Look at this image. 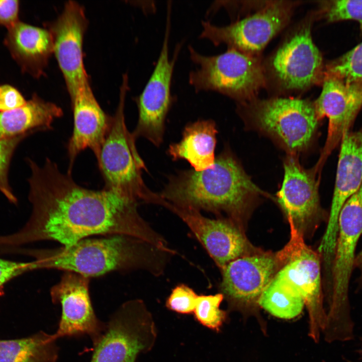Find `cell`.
<instances>
[{"label": "cell", "mask_w": 362, "mask_h": 362, "mask_svg": "<svg viewBox=\"0 0 362 362\" xmlns=\"http://www.w3.org/2000/svg\"><path fill=\"white\" fill-rule=\"evenodd\" d=\"M323 18L328 22L352 20L357 22L362 33V1H324L321 7Z\"/></svg>", "instance_id": "28"}, {"label": "cell", "mask_w": 362, "mask_h": 362, "mask_svg": "<svg viewBox=\"0 0 362 362\" xmlns=\"http://www.w3.org/2000/svg\"><path fill=\"white\" fill-rule=\"evenodd\" d=\"M361 235L362 192L357 191L344 205L338 219L324 329L325 335L332 339H346L354 334L348 290L356 247Z\"/></svg>", "instance_id": "5"}, {"label": "cell", "mask_w": 362, "mask_h": 362, "mask_svg": "<svg viewBox=\"0 0 362 362\" xmlns=\"http://www.w3.org/2000/svg\"><path fill=\"white\" fill-rule=\"evenodd\" d=\"M199 295L195 290L185 284L174 287L166 300L168 309L181 314L194 313Z\"/></svg>", "instance_id": "30"}, {"label": "cell", "mask_w": 362, "mask_h": 362, "mask_svg": "<svg viewBox=\"0 0 362 362\" xmlns=\"http://www.w3.org/2000/svg\"><path fill=\"white\" fill-rule=\"evenodd\" d=\"M19 2L16 0H0V25L8 28L18 21Z\"/></svg>", "instance_id": "33"}, {"label": "cell", "mask_w": 362, "mask_h": 362, "mask_svg": "<svg viewBox=\"0 0 362 362\" xmlns=\"http://www.w3.org/2000/svg\"><path fill=\"white\" fill-rule=\"evenodd\" d=\"M354 265L360 271V279L362 282V250L355 256Z\"/></svg>", "instance_id": "34"}, {"label": "cell", "mask_w": 362, "mask_h": 362, "mask_svg": "<svg viewBox=\"0 0 362 362\" xmlns=\"http://www.w3.org/2000/svg\"><path fill=\"white\" fill-rule=\"evenodd\" d=\"M279 265L276 254L250 253L231 261L220 270V293L229 309L241 313L245 318L254 316L264 333L266 326L258 301Z\"/></svg>", "instance_id": "10"}, {"label": "cell", "mask_w": 362, "mask_h": 362, "mask_svg": "<svg viewBox=\"0 0 362 362\" xmlns=\"http://www.w3.org/2000/svg\"><path fill=\"white\" fill-rule=\"evenodd\" d=\"M8 29L6 43L13 57L24 71L40 76L53 53L50 31L20 21Z\"/></svg>", "instance_id": "21"}, {"label": "cell", "mask_w": 362, "mask_h": 362, "mask_svg": "<svg viewBox=\"0 0 362 362\" xmlns=\"http://www.w3.org/2000/svg\"><path fill=\"white\" fill-rule=\"evenodd\" d=\"M62 115L61 108L35 95L24 105L0 112V140L51 129Z\"/></svg>", "instance_id": "23"}, {"label": "cell", "mask_w": 362, "mask_h": 362, "mask_svg": "<svg viewBox=\"0 0 362 362\" xmlns=\"http://www.w3.org/2000/svg\"><path fill=\"white\" fill-rule=\"evenodd\" d=\"M21 251L34 258V270L58 269L89 279L112 272L137 270L158 277L174 255L143 240L124 235L87 238L67 247Z\"/></svg>", "instance_id": "2"}, {"label": "cell", "mask_w": 362, "mask_h": 362, "mask_svg": "<svg viewBox=\"0 0 362 362\" xmlns=\"http://www.w3.org/2000/svg\"><path fill=\"white\" fill-rule=\"evenodd\" d=\"M159 194L177 207L207 211L217 218L225 213L238 226L254 199L266 195L226 150L216 157L211 169H187L170 175Z\"/></svg>", "instance_id": "3"}, {"label": "cell", "mask_w": 362, "mask_h": 362, "mask_svg": "<svg viewBox=\"0 0 362 362\" xmlns=\"http://www.w3.org/2000/svg\"><path fill=\"white\" fill-rule=\"evenodd\" d=\"M359 346L355 351L356 362H362V336L360 337Z\"/></svg>", "instance_id": "35"}, {"label": "cell", "mask_w": 362, "mask_h": 362, "mask_svg": "<svg viewBox=\"0 0 362 362\" xmlns=\"http://www.w3.org/2000/svg\"><path fill=\"white\" fill-rule=\"evenodd\" d=\"M160 206L178 216L221 270L231 261L250 254L249 243L237 226L228 219H211L200 211L175 206L162 199Z\"/></svg>", "instance_id": "14"}, {"label": "cell", "mask_w": 362, "mask_h": 362, "mask_svg": "<svg viewBox=\"0 0 362 362\" xmlns=\"http://www.w3.org/2000/svg\"><path fill=\"white\" fill-rule=\"evenodd\" d=\"M340 145L330 215L318 248L328 262L334 256L340 211L362 183V127L346 132Z\"/></svg>", "instance_id": "18"}, {"label": "cell", "mask_w": 362, "mask_h": 362, "mask_svg": "<svg viewBox=\"0 0 362 362\" xmlns=\"http://www.w3.org/2000/svg\"><path fill=\"white\" fill-rule=\"evenodd\" d=\"M190 58L197 65L189 81L196 92L213 90L237 101L251 100L265 84V76L256 55L229 48L207 56L189 46Z\"/></svg>", "instance_id": "6"}, {"label": "cell", "mask_w": 362, "mask_h": 362, "mask_svg": "<svg viewBox=\"0 0 362 362\" xmlns=\"http://www.w3.org/2000/svg\"><path fill=\"white\" fill-rule=\"evenodd\" d=\"M73 128L68 145V172L71 173L74 162L83 150L89 148L97 158L109 129L111 117L102 110L96 99L88 79L71 99Z\"/></svg>", "instance_id": "20"}, {"label": "cell", "mask_w": 362, "mask_h": 362, "mask_svg": "<svg viewBox=\"0 0 362 362\" xmlns=\"http://www.w3.org/2000/svg\"><path fill=\"white\" fill-rule=\"evenodd\" d=\"M57 355L52 334L42 332L27 338L0 340V362H55Z\"/></svg>", "instance_id": "24"}, {"label": "cell", "mask_w": 362, "mask_h": 362, "mask_svg": "<svg viewBox=\"0 0 362 362\" xmlns=\"http://www.w3.org/2000/svg\"><path fill=\"white\" fill-rule=\"evenodd\" d=\"M27 161L31 171L28 178L31 214L18 231L0 235L4 249L47 240L67 247L92 236L117 235L166 248L165 239L140 215L137 201L110 190L82 187L70 173H62L48 158L42 166L30 158Z\"/></svg>", "instance_id": "1"}, {"label": "cell", "mask_w": 362, "mask_h": 362, "mask_svg": "<svg viewBox=\"0 0 362 362\" xmlns=\"http://www.w3.org/2000/svg\"><path fill=\"white\" fill-rule=\"evenodd\" d=\"M89 278L64 272L59 282L52 287L50 296L53 303L61 307V316L56 332L52 334L59 338L87 334L95 342L100 336L105 324L97 318L89 295Z\"/></svg>", "instance_id": "17"}, {"label": "cell", "mask_w": 362, "mask_h": 362, "mask_svg": "<svg viewBox=\"0 0 362 362\" xmlns=\"http://www.w3.org/2000/svg\"><path fill=\"white\" fill-rule=\"evenodd\" d=\"M270 67L279 84L287 90L305 89L320 80L323 59L313 41L310 24L303 25L279 48Z\"/></svg>", "instance_id": "13"}, {"label": "cell", "mask_w": 362, "mask_h": 362, "mask_svg": "<svg viewBox=\"0 0 362 362\" xmlns=\"http://www.w3.org/2000/svg\"><path fill=\"white\" fill-rule=\"evenodd\" d=\"M88 21L84 8L74 1L65 5L60 15L47 28L53 40V53L71 99L88 79L83 62L82 45Z\"/></svg>", "instance_id": "16"}, {"label": "cell", "mask_w": 362, "mask_h": 362, "mask_svg": "<svg viewBox=\"0 0 362 362\" xmlns=\"http://www.w3.org/2000/svg\"><path fill=\"white\" fill-rule=\"evenodd\" d=\"M223 299L220 293L199 295L194 311L197 321L210 329L219 331L227 319L226 311L220 308Z\"/></svg>", "instance_id": "26"}, {"label": "cell", "mask_w": 362, "mask_h": 362, "mask_svg": "<svg viewBox=\"0 0 362 362\" xmlns=\"http://www.w3.org/2000/svg\"><path fill=\"white\" fill-rule=\"evenodd\" d=\"M171 10V7H167L164 38L154 69L143 91L134 99L138 119L132 133L136 139L144 137L156 147L163 142L165 119L173 101L171 94V80L182 45L180 43L176 45L173 56L169 59Z\"/></svg>", "instance_id": "11"}, {"label": "cell", "mask_w": 362, "mask_h": 362, "mask_svg": "<svg viewBox=\"0 0 362 362\" xmlns=\"http://www.w3.org/2000/svg\"><path fill=\"white\" fill-rule=\"evenodd\" d=\"M217 130L213 120H199L186 126L181 140L169 146L173 161L184 159L200 171L214 167Z\"/></svg>", "instance_id": "22"}, {"label": "cell", "mask_w": 362, "mask_h": 362, "mask_svg": "<svg viewBox=\"0 0 362 362\" xmlns=\"http://www.w3.org/2000/svg\"><path fill=\"white\" fill-rule=\"evenodd\" d=\"M26 101L21 94L11 85H0V112L24 105Z\"/></svg>", "instance_id": "32"}, {"label": "cell", "mask_w": 362, "mask_h": 362, "mask_svg": "<svg viewBox=\"0 0 362 362\" xmlns=\"http://www.w3.org/2000/svg\"><path fill=\"white\" fill-rule=\"evenodd\" d=\"M27 135L0 140V191L12 203L17 200L11 188L8 179L9 165L14 152L19 143Z\"/></svg>", "instance_id": "29"}, {"label": "cell", "mask_w": 362, "mask_h": 362, "mask_svg": "<svg viewBox=\"0 0 362 362\" xmlns=\"http://www.w3.org/2000/svg\"><path fill=\"white\" fill-rule=\"evenodd\" d=\"M294 4L290 2H269L255 13L225 26L202 21L201 38L218 46L256 55L288 23Z\"/></svg>", "instance_id": "12"}, {"label": "cell", "mask_w": 362, "mask_h": 362, "mask_svg": "<svg viewBox=\"0 0 362 362\" xmlns=\"http://www.w3.org/2000/svg\"><path fill=\"white\" fill-rule=\"evenodd\" d=\"M320 119L328 120L325 144L316 167L320 170L327 158L350 131L362 108V80L345 82L325 74L321 94L314 103Z\"/></svg>", "instance_id": "15"}, {"label": "cell", "mask_w": 362, "mask_h": 362, "mask_svg": "<svg viewBox=\"0 0 362 362\" xmlns=\"http://www.w3.org/2000/svg\"><path fill=\"white\" fill-rule=\"evenodd\" d=\"M290 225V240L276 253L281 266L276 274L287 280L302 297L308 313L309 336L318 342L326 323L319 254L307 245L303 235Z\"/></svg>", "instance_id": "8"}, {"label": "cell", "mask_w": 362, "mask_h": 362, "mask_svg": "<svg viewBox=\"0 0 362 362\" xmlns=\"http://www.w3.org/2000/svg\"><path fill=\"white\" fill-rule=\"evenodd\" d=\"M157 330L145 303L135 299L123 303L105 323L93 342L90 362H135L153 347Z\"/></svg>", "instance_id": "7"}, {"label": "cell", "mask_w": 362, "mask_h": 362, "mask_svg": "<svg viewBox=\"0 0 362 362\" xmlns=\"http://www.w3.org/2000/svg\"><path fill=\"white\" fill-rule=\"evenodd\" d=\"M284 175L281 189L277 194L278 202L290 224L301 234L322 217L318 192V172L314 168L308 170L300 164L292 154L284 163Z\"/></svg>", "instance_id": "19"}, {"label": "cell", "mask_w": 362, "mask_h": 362, "mask_svg": "<svg viewBox=\"0 0 362 362\" xmlns=\"http://www.w3.org/2000/svg\"><path fill=\"white\" fill-rule=\"evenodd\" d=\"M325 74L346 82L362 80V42L328 64Z\"/></svg>", "instance_id": "27"}, {"label": "cell", "mask_w": 362, "mask_h": 362, "mask_svg": "<svg viewBox=\"0 0 362 362\" xmlns=\"http://www.w3.org/2000/svg\"><path fill=\"white\" fill-rule=\"evenodd\" d=\"M248 116L254 127L291 153L310 144L320 119L314 104L294 98H275L252 104Z\"/></svg>", "instance_id": "9"}, {"label": "cell", "mask_w": 362, "mask_h": 362, "mask_svg": "<svg viewBox=\"0 0 362 362\" xmlns=\"http://www.w3.org/2000/svg\"><path fill=\"white\" fill-rule=\"evenodd\" d=\"M33 270L31 261L19 262L0 258V297L4 286L13 279Z\"/></svg>", "instance_id": "31"}, {"label": "cell", "mask_w": 362, "mask_h": 362, "mask_svg": "<svg viewBox=\"0 0 362 362\" xmlns=\"http://www.w3.org/2000/svg\"><path fill=\"white\" fill-rule=\"evenodd\" d=\"M258 305L276 317L291 319L301 313L305 303L291 284L276 274L261 294Z\"/></svg>", "instance_id": "25"}, {"label": "cell", "mask_w": 362, "mask_h": 362, "mask_svg": "<svg viewBox=\"0 0 362 362\" xmlns=\"http://www.w3.org/2000/svg\"><path fill=\"white\" fill-rule=\"evenodd\" d=\"M128 89V75L124 74L119 104L96 158L105 181L104 189L139 203L155 204L159 194L149 190L144 182L142 173L147 168L137 151V139L125 123L124 108Z\"/></svg>", "instance_id": "4"}]
</instances>
